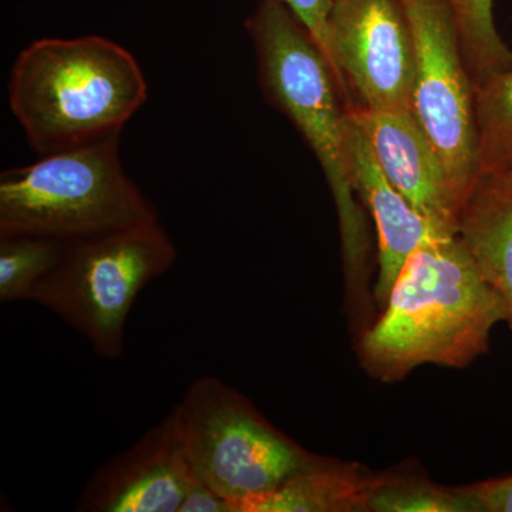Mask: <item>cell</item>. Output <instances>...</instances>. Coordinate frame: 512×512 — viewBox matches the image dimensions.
<instances>
[{"label": "cell", "mask_w": 512, "mask_h": 512, "mask_svg": "<svg viewBox=\"0 0 512 512\" xmlns=\"http://www.w3.org/2000/svg\"><path fill=\"white\" fill-rule=\"evenodd\" d=\"M265 96L305 138L328 180L342 239L345 306L356 339L376 322L372 235L348 154L349 114L329 62L284 0H259L247 20Z\"/></svg>", "instance_id": "obj_1"}, {"label": "cell", "mask_w": 512, "mask_h": 512, "mask_svg": "<svg viewBox=\"0 0 512 512\" xmlns=\"http://www.w3.org/2000/svg\"><path fill=\"white\" fill-rule=\"evenodd\" d=\"M507 318L460 237L433 238L409 256L376 322L357 340L360 363L383 383L423 365L463 369L488 352L491 332Z\"/></svg>", "instance_id": "obj_2"}, {"label": "cell", "mask_w": 512, "mask_h": 512, "mask_svg": "<svg viewBox=\"0 0 512 512\" xmlns=\"http://www.w3.org/2000/svg\"><path fill=\"white\" fill-rule=\"evenodd\" d=\"M13 116L39 156L120 134L147 99L136 57L103 36L30 43L8 84Z\"/></svg>", "instance_id": "obj_3"}, {"label": "cell", "mask_w": 512, "mask_h": 512, "mask_svg": "<svg viewBox=\"0 0 512 512\" xmlns=\"http://www.w3.org/2000/svg\"><path fill=\"white\" fill-rule=\"evenodd\" d=\"M158 221L121 163L120 134L40 156L0 177V235L67 242Z\"/></svg>", "instance_id": "obj_4"}, {"label": "cell", "mask_w": 512, "mask_h": 512, "mask_svg": "<svg viewBox=\"0 0 512 512\" xmlns=\"http://www.w3.org/2000/svg\"><path fill=\"white\" fill-rule=\"evenodd\" d=\"M171 413L192 474L234 512L326 458L299 446L215 376L192 382Z\"/></svg>", "instance_id": "obj_5"}, {"label": "cell", "mask_w": 512, "mask_h": 512, "mask_svg": "<svg viewBox=\"0 0 512 512\" xmlns=\"http://www.w3.org/2000/svg\"><path fill=\"white\" fill-rule=\"evenodd\" d=\"M175 259L173 239L158 221L73 239L30 302L59 316L97 355L120 359L138 295Z\"/></svg>", "instance_id": "obj_6"}, {"label": "cell", "mask_w": 512, "mask_h": 512, "mask_svg": "<svg viewBox=\"0 0 512 512\" xmlns=\"http://www.w3.org/2000/svg\"><path fill=\"white\" fill-rule=\"evenodd\" d=\"M416 57L413 113L466 205L480 177L474 84L448 0H402ZM463 212V211H461Z\"/></svg>", "instance_id": "obj_7"}, {"label": "cell", "mask_w": 512, "mask_h": 512, "mask_svg": "<svg viewBox=\"0 0 512 512\" xmlns=\"http://www.w3.org/2000/svg\"><path fill=\"white\" fill-rule=\"evenodd\" d=\"M329 64L348 107L412 110L416 57L402 0H338Z\"/></svg>", "instance_id": "obj_8"}, {"label": "cell", "mask_w": 512, "mask_h": 512, "mask_svg": "<svg viewBox=\"0 0 512 512\" xmlns=\"http://www.w3.org/2000/svg\"><path fill=\"white\" fill-rule=\"evenodd\" d=\"M195 477L173 413L101 464L74 504L80 512H178Z\"/></svg>", "instance_id": "obj_9"}, {"label": "cell", "mask_w": 512, "mask_h": 512, "mask_svg": "<svg viewBox=\"0 0 512 512\" xmlns=\"http://www.w3.org/2000/svg\"><path fill=\"white\" fill-rule=\"evenodd\" d=\"M349 116L362 130L389 183L440 235H458L463 204L413 110L350 106Z\"/></svg>", "instance_id": "obj_10"}, {"label": "cell", "mask_w": 512, "mask_h": 512, "mask_svg": "<svg viewBox=\"0 0 512 512\" xmlns=\"http://www.w3.org/2000/svg\"><path fill=\"white\" fill-rule=\"evenodd\" d=\"M348 154L357 195L375 221L379 274L373 296L380 313L409 256L430 239L450 235H440L389 183L362 130L350 116Z\"/></svg>", "instance_id": "obj_11"}, {"label": "cell", "mask_w": 512, "mask_h": 512, "mask_svg": "<svg viewBox=\"0 0 512 512\" xmlns=\"http://www.w3.org/2000/svg\"><path fill=\"white\" fill-rule=\"evenodd\" d=\"M458 237L503 299L512 330V168L480 174L461 212Z\"/></svg>", "instance_id": "obj_12"}, {"label": "cell", "mask_w": 512, "mask_h": 512, "mask_svg": "<svg viewBox=\"0 0 512 512\" xmlns=\"http://www.w3.org/2000/svg\"><path fill=\"white\" fill-rule=\"evenodd\" d=\"M379 478L362 464L326 457L249 504L244 512H367Z\"/></svg>", "instance_id": "obj_13"}, {"label": "cell", "mask_w": 512, "mask_h": 512, "mask_svg": "<svg viewBox=\"0 0 512 512\" xmlns=\"http://www.w3.org/2000/svg\"><path fill=\"white\" fill-rule=\"evenodd\" d=\"M480 174L512 168V69L474 86Z\"/></svg>", "instance_id": "obj_14"}, {"label": "cell", "mask_w": 512, "mask_h": 512, "mask_svg": "<svg viewBox=\"0 0 512 512\" xmlns=\"http://www.w3.org/2000/svg\"><path fill=\"white\" fill-rule=\"evenodd\" d=\"M64 242L36 235H0V301L32 299L37 286L55 271Z\"/></svg>", "instance_id": "obj_15"}, {"label": "cell", "mask_w": 512, "mask_h": 512, "mask_svg": "<svg viewBox=\"0 0 512 512\" xmlns=\"http://www.w3.org/2000/svg\"><path fill=\"white\" fill-rule=\"evenodd\" d=\"M474 86L512 69V50L494 22V0H448Z\"/></svg>", "instance_id": "obj_16"}, {"label": "cell", "mask_w": 512, "mask_h": 512, "mask_svg": "<svg viewBox=\"0 0 512 512\" xmlns=\"http://www.w3.org/2000/svg\"><path fill=\"white\" fill-rule=\"evenodd\" d=\"M476 512L463 485L433 483L412 471L380 473L367 512Z\"/></svg>", "instance_id": "obj_17"}, {"label": "cell", "mask_w": 512, "mask_h": 512, "mask_svg": "<svg viewBox=\"0 0 512 512\" xmlns=\"http://www.w3.org/2000/svg\"><path fill=\"white\" fill-rule=\"evenodd\" d=\"M329 62V20L338 0H284ZM330 66V64H329Z\"/></svg>", "instance_id": "obj_18"}, {"label": "cell", "mask_w": 512, "mask_h": 512, "mask_svg": "<svg viewBox=\"0 0 512 512\" xmlns=\"http://www.w3.org/2000/svg\"><path fill=\"white\" fill-rule=\"evenodd\" d=\"M476 512H512V476L463 485Z\"/></svg>", "instance_id": "obj_19"}, {"label": "cell", "mask_w": 512, "mask_h": 512, "mask_svg": "<svg viewBox=\"0 0 512 512\" xmlns=\"http://www.w3.org/2000/svg\"><path fill=\"white\" fill-rule=\"evenodd\" d=\"M178 512H234L231 504L215 493L212 488L208 487L200 480L195 478L191 484L190 490L184 495L183 503H181Z\"/></svg>", "instance_id": "obj_20"}]
</instances>
